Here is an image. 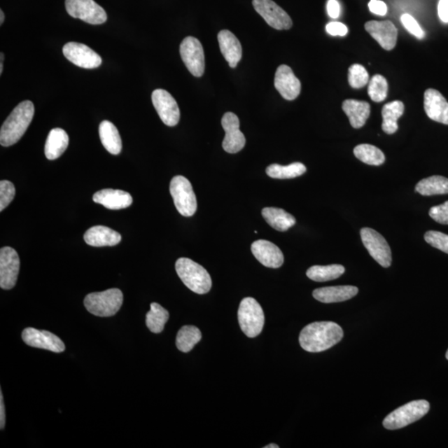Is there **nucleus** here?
Here are the masks:
<instances>
[{
  "label": "nucleus",
  "mask_w": 448,
  "mask_h": 448,
  "mask_svg": "<svg viewBox=\"0 0 448 448\" xmlns=\"http://www.w3.org/2000/svg\"><path fill=\"white\" fill-rule=\"evenodd\" d=\"M416 192L424 196L448 194V178L442 176H431L416 183Z\"/></svg>",
  "instance_id": "nucleus-30"
},
{
  "label": "nucleus",
  "mask_w": 448,
  "mask_h": 448,
  "mask_svg": "<svg viewBox=\"0 0 448 448\" xmlns=\"http://www.w3.org/2000/svg\"><path fill=\"white\" fill-rule=\"evenodd\" d=\"M424 110L430 119L448 125V102L437 90L430 88L425 92Z\"/></svg>",
  "instance_id": "nucleus-20"
},
{
  "label": "nucleus",
  "mask_w": 448,
  "mask_h": 448,
  "mask_svg": "<svg viewBox=\"0 0 448 448\" xmlns=\"http://www.w3.org/2000/svg\"><path fill=\"white\" fill-rule=\"evenodd\" d=\"M343 336L342 327L335 322H314L302 330L299 342L304 351L318 353L333 347L343 339Z\"/></svg>",
  "instance_id": "nucleus-1"
},
{
  "label": "nucleus",
  "mask_w": 448,
  "mask_h": 448,
  "mask_svg": "<svg viewBox=\"0 0 448 448\" xmlns=\"http://www.w3.org/2000/svg\"><path fill=\"white\" fill-rule=\"evenodd\" d=\"M152 103L163 123L168 127L176 125L181 119L177 102L164 89H156L152 93Z\"/></svg>",
  "instance_id": "nucleus-13"
},
{
  "label": "nucleus",
  "mask_w": 448,
  "mask_h": 448,
  "mask_svg": "<svg viewBox=\"0 0 448 448\" xmlns=\"http://www.w3.org/2000/svg\"><path fill=\"white\" fill-rule=\"evenodd\" d=\"M354 154L363 163L375 165V167L383 164L385 161V155L383 152L379 148L372 145L362 144L358 146L354 150Z\"/></svg>",
  "instance_id": "nucleus-35"
},
{
  "label": "nucleus",
  "mask_w": 448,
  "mask_h": 448,
  "mask_svg": "<svg viewBox=\"0 0 448 448\" xmlns=\"http://www.w3.org/2000/svg\"><path fill=\"white\" fill-rule=\"evenodd\" d=\"M222 127L225 131L223 141V150L230 154H236L244 149L246 139L240 131L239 118L232 112H227L222 118Z\"/></svg>",
  "instance_id": "nucleus-15"
},
{
  "label": "nucleus",
  "mask_w": 448,
  "mask_h": 448,
  "mask_svg": "<svg viewBox=\"0 0 448 448\" xmlns=\"http://www.w3.org/2000/svg\"><path fill=\"white\" fill-rule=\"evenodd\" d=\"M202 339L201 331L194 326H185L178 330L176 346L178 351L188 353L192 351Z\"/></svg>",
  "instance_id": "nucleus-31"
},
{
  "label": "nucleus",
  "mask_w": 448,
  "mask_h": 448,
  "mask_svg": "<svg viewBox=\"0 0 448 448\" xmlns=\"http://www.w3.org/2000/svg\"><path fill=\"white\" fill-rule=\"evenodd\" d=\"M237 316L241 330L248 337H257L262 332L265 316L262 307L254 298H246L241 302Z\"/></svg>",
  "instance_id": "nucleus-6"
},
{
  "label": "nucleus",
  "mask_w": 448,
  "mask_h": 448,
  "mask_svg": "<svg viewBox=\"0 0 448 448\" xmlns=\"http://www.w3.org/2000/svg\"><path fill=\"white\" fill-rule=\"evenodd\" d=\"M361 239L370 256L383 267H391L392 263L391 249L384 237L372 228H362Z\"/></svg>",
  "instance_id": "nucleus-9"
},
{
  "label": "nucleus",
  "mask_w": 448,
  "mask_h": 448,
  "mask_svg": "<svg viewBox=\"0 0 448 448\" xmlns=\"http://www.w3.org/2000/svg\"><path fill=\"white\" fill-rule=\"evenodd\" d=\"M62 52L67 60L83 69H97L102 62L100 55L83 43H67L62 48Z\"/></svg>",
  "instance_id": "nucleus-14"
},
{
  "label": "nucleus",
  "mask_w": 448,
  "mask_h": 448,
  "mask_svg": "<svg viewBox=\"0 0 448 448\" xmlns=\"http://www.w3.org/2000/svg\"><path fill=\"white\" fill-rule=\"evenodd\" d=\"M20 268L19 254L10 246L0 250V288L10 290L15 286Z\"/></svg>",
  "instance_id": "nucleus-12"
},
{
  "label": "nucleus",
  "mask_w": 448,
  "mask_h": 448,
  "mask_svg": "<svg viewBox=\"0 0 448 448\" xmlns=\"http://www.w3.org/2000/svg\"><path fill=\"white\" fill-rule=\"evenodd\" d=\"M6 426V409H4V397L2 391L0 392V428L2 430Z\"/></svg>",
  "instance_id": "nucleus-46"
},
{
  "label": "nucleus",
  "mask_w": 448,
  "mask_h": 448,
  "mask_svg": "<svg viewBox=\"0 0 448 448\" xmlns=\"http://www.w3.org/2000/svg\"><path fill=\"white\" fill-rule=\"evenodd\" d=\"M326 32L331 36H346L348 29L346 25L340 22H331L326 27Z\"/></svg>",
  "instance_id": "nucleus-42"
},
{
  "label": "nucleus",
  "mask_w": 448,
  "mask_h": 448,
  "mask_svg": "<svg viewBox=\"0 0 448 448\" xmlns=\"http://www.w3.org/2000/svg\"><path fill=\"white\" fill-rule=\"evenodd\" d=\"M4 21V13L3 12V10L0 11V24H3V22Z\"/></svg>",
  "instance_id": "nucleus-47"
},
{
  "label": "nucleus",
  "mask_w": 448,
  "mask_h": 448,
  "mask_svg": "<svg viewBox=\"0 0 448 448\" xmlns=\"http://www.w3.org/2000/svg\"><path fill=\"white\" fill-rule=\"evenodd\" d=\"M274 85L281 96L286 100H295L301 93V82L295 77L290 67L286 65H281L277 69Z\"/></svg>",
  "instance_id": "nucleus-17"
},
{
  "label": "nucleus",
  "mask_w": 448,
  "mask_h": 448,
  "mask_svg": "<svg viewBox=\"0 0 448 448\" xmlns=\"http://www.w3.org/2000/svg\"><path fill=\"white\" fill-rule=\"evenodd\" d=\"M169 317V314L167 309L158 303H151L150 311L146 314V323L148 329L155 334L162 332Z\"/></svg>",
  "instance_id": "nucleus-33"
},
{
  "label": "nucleus",
  "mask_w": 448,
  "mask_h": 448,
  "mask_svg": "<svg viewBox=\"0 0 448 448\" xmlns=\"http://www.w3.org/2000/svg\"><path fill=\"white\" fill-rule=\"evenodd\" d=\"M254 257L263 266L270 268H279L284 262V256L281 249L267 240H258L251 246Z\"/></svg>",
  "instance_id": "nucleus-19"
},
{
  "label": "nucleus",
  "mask_w": 448,
  "mask_h": 448,
  "mask_svg": "<svg viewBox=\"0 0 448 448\" xmlns=\"http://www.w3.org/2000/svg\"><path fill=\"white\" fill-rule=\"evenodd\" d=\"M253 6L272 28L288 30L293 27V20L288 13L272 0H253Z\"/></svg>",
  "instance_id": "nucleus-11"
},
{
  "label": "nucleus",
  "mask_w": 448,
  "mask_h": 448,
  "mask_svg": "<svg viewBox=\"0 0 448 448\" xmlns=\"http://www.w3.org/2000/svg\"><path fill=\"white\" fill-rule=\"evenodd\" d=\"M365 29L385 50H392L397 43L398 30L391 21H369Z\"/></svg>",
  "instance_id": "nucleus-18"
},
{
  "label": "nucleus",
  "mask_w": 448,
  "mask_h": 448,
  "mask_svg": "<svg viewBox=\"0 0 448 448\" xmlns=\"http://www.w3.org/2000/svg\"><path fill=\"white\" fill-rule=\"evenodd\" d=\"M265 448H279V446L276 444H270L266 446Z\"/></svg>",
  "instance_id": "nucleus-48"
},
{
  "label": "nucleus",
  "mask_w": 448,
  "mask_h": 448,
  "mask_svg": "<svg viewBox=\"0 0 448 448\" xmlns=\"http://www.w3.org/2000/svg\"><path fill=\"white\" fill-rule=\"evenodd\" d=\"M327 12L332 19H337L340 16V8L337 0H329L327 3Z\"/></svg>",
  "instance_id": "nucleus-44"
},
{
  "label": "nucleus",
  "mask_w": 448,
  "mask_h": 448,
  "mask_svg": "<svg viewBox=\"0 0 448 448\" xmlns=\"http://www.w3.org/2000/svg\"><path fill=\"white\" fill-rule=\"evenodd\" d=\"M169 190L178 213L185 217L192 216L198 205L191 183L181 176L174 177L170 182Z\"/></svg>",
  "instance_id": "nucleus-7"
},
{
  "label": "nucleus",
  "mask_w": 448,
  "mask_h": 448,
  "mask_svg": "<svg viewBox=\"0 0 448 448\" xmlns=\"http://www.w3.org/2000/svg\"><path fill=\"white\" fill-rule=\"evenodd\" d=\"M34 115L32 102L20 103L4 122L0 131V144L4 147L16 144L29 128Z\"/></svg>",
  "instance_id": "nucleus-2"
},
{
  "label": "nucleus",
  "mask_w": 448,
  "mask_h": 448,
  "mask_svg": "<svg viewBox=\"0 0 448 448\" xmlns=\"http://www.w3.org/2000/svg\"><path fill=\"white\" fill-rule=\"evenodd\" d=\"M346 268L339 264L328 266H313L308 269L307 276L312 281L322 282L339 279Z\"/></svg>",
  "instance_id": "nucleus-32"
},
{
  "label": "nucleus",
  "mask_w": 448,
  "mask_h": 448,
  "mask_svg": "<svg viewBox=\"0 0 448 448\" xmlns=\"http://www.w3.org/2000/svg\"><path fill=\"white\" fill-rule=\"evenodd\" d=\"M176 269L179 279L197 294L208 293L212 288L211 276L204 267L186 258L177 260Z\"/></svg>",
  "instance_id": "nucleus-3"
},
{
  "label": "nucleus",
  "mask_w": 448,
  "mask_h": 448,
  "mask_svg": "<svg viewBox=\"0 0 448 448\" xmlns=\"http://www.w3.org/2000/svg\"><path fill=\"white\" fill-rule=\"evenodd\" d=\"M22 339L31 347L47 349L55 353L65 351V344L62 340L47 330H39L29 327L22 331Z\"/></svg>",
  "instance_id": "nucleus-16"
},
{
  "label": "nucleus",
  "mask_w": 448,
  "mask_h": 448,
  "mask_svg": "<svg viewBox=\"0 0 448 448\" xmlns=\"http://www.w3.org/2000/svg\"><path fill=\"white\" fill-rule=\"evenodd\" d=\"M262 214L269 225L280 232L288 231L297 223L293 215L279 208L263 209Z\"/></svg>",
  "instance_id": "nucleus-28"
},
{
  "label": "nucleus",
  "mask_w": 448,
  "mask_h": 448,
  "mask_svg": "<svg viewBox=\"0 0 448 448\" xmlns=\"http://www.w3.org/2000/svg\"><path fill=\"white\" fill-rule=\"evenodd\" d=\"M93 201L104 206L106 209L119 210L130 207L133 200L132 195L127 192L106 189L97 192L93 195Z\"/></svg>",
  "instance_id": "nucleus-22"
},
{
  "label": "nucleus",
  "mask_w": 448,
  "mask_h": 448,
  "mask_svg": "<svg viewBox=\"0 0 448 448\" xmlns=\"http://www.w3.org/2000/svg\"><path fill=\"white\" fill-rule=\"evenodd\" d=\"M388 83L383 76L374 75L369 83L368 93L372 101L381 102L386 99Z\"/></svg>",
  "instance_id": "nucleus-36"
},
{
  "label": "nucleus",
  "mask_w": 448,
  "mask_h": 448,
  "mask_svg": "<svg viewBox=\"0 0 448 448\" xmlns=\"http://www.w3.org/2000/svg\"><path fill=\"white\" fill-rule=\"evenodd\" d=\"M358 289L354 286H327L313 291V297L323 303H335L348 301L356 297Z\"/></svg>",
  "instance_id": "nucleus-23"
},
{
  "label": "nucleus",
  "mask_w": 448,
  "mask_h": 448,
  "mask_svg": "<svg viewBox=\"0 0 448 448\" xmlns=\"http://www.w3.org/2000/svg\"><path fill=\"white\" fill-rule=\"evenodd\" d=\"M424 239L433 248L441 250L448 254V235L438 231H428L424 235Z\"/></svg>",
  "instance_id": "nucleus-38"
},
{
  "label": "nucleus",
  "mask_w": 448,
  "mask_h": 448,
  "mask_svg": "<svg viewBox=\"0 0 448 448\" xmlns=\"http://www.w3.org/2000/svg\"><path fill=\"white\" fill-rule=\"evenodd\" d=\"M101 141L105 149L112 155H119L122 149V141L118 128L109 120H103L99 127Z\"/></svg>",
  "instance_id": "nucleus-27"
},
{
  "label": "nucleus",
  "mask_w": 448,
  "mask_h": 448,
  "mask_svg": "<svg viewBox=\"0 0 448 448\" xmlns=\"http://www.w3.org/2000/svg\"><path fill=\"white\" fill-rule=\"evenodd\" d=\"M219 48L223 56L232 69L239 64L243 56V48L239 40L228 30H222L218 34Z\"/></svg>",
  "instance_id": "nucleus-21"
},
{
  "label": "nucleus",
  "mask_w": 448,
  "mask_h": 448,
  "mask_svg": "<svg viewBox=\"0 0 448 448\" xmlns=\"http://www.w3.org/2000/svg\"><path fill=\"white\" fill-rule=\"evenodd\" d=\"M16 194L13 183L8 181L0 182V211H3L11 203Z\"/></svg>",
  "instance_id": "nucleus-39"
},
{
  "label": "nucleus",
  "mask_w": 448,
  "mask_h": 448,
  "mask_svg": "<svg viewBox=\"0 0 448 448\" xmlns=\"http://www.w3.org/2000/svg\"><path fill=\"white\" fill-rule=\"evenodd\" d=\"M69 144V134L61 128L52 129L48 134L45 144V155L47 159L55 160L64 153Z\"/></svg>",
  "instance_id": "nucleus-26"
},
{
  "label": "nucleus",
  "mask_w": 448,
  "mask_h": 448,
  "mask_svg": "<svg viewBox=\"0 0 448 448\" xmlns=\"http://www.w3.org/2000/svg\"><path fill=\"white\" fill-rule=\"evenodd\" d=\"M446 358H447V360H448V349H447V351L446 353Z\"/></svg>",
  "instance_id": "nucleus-49"
},
{
  "label": "nucleus",
  "mask_w": 448,
  "mask_h": 448,
  "mask_svg": "<svg viewBox=\"0 0 448 448\" xmlns=\"http://www.w3.org/2000/svg\"><path fill=\"white\" fill-rule=\"evenodd\" d=\"M307 172V167L300 162H295L286 165L273 164L269 165L266 169V173L269 177L272 178H294L302 176Z\"/></svg>",
  "instance_id": "nucleus-34"
},
{
  "label": "nucleus",
  "mask_w": 448,
  "mask_h": 448,
  "mask_svg": "<svg viewBox=\"0 0 448 448\" xmlns=\"http://www.w3.org/2000/svg\"><path fill=\"white\" fill-rule=\"evenodd\" d=\"M84 240L92 246H115L122 241L119 232L105 226H94L84 234Z\"/></svg>",
  "instance_id": "nucleus-24"
},
{
  "label": "nucleus",
  "mask_w": 448,
  "mask_h": 448,
  "mask_svg": "<svg viewBox=\"0 0 448 448\" xmlns=\"http://www.w3.org/2000/svg\"><path fill=\"white\" fill-rule=\"evenodd\" d=\"M438 16L443 22H448V0H440L438 6Z\"/></svg>",
  "instance_id": "nucleus-45"
},
{
  "label": "nucleus",
  "mask_w": 448,
  "mask_h": 448,
  "mask_svg": "<svg viewBox=\"0 0 448 448\" xmlns=\"http://www.w3.org/2000/svg\"><path fill=\"white\" fill-rule=\"evenodd\" d=\"M181 56L190 73L196 78L204 74L205 61L203 46L199 39L187 37L181 44Z\"/></svg>",
  "instance_id": "nucleus-10"
},
{
  "label": "nucleus",
  "mask_w": 448,
  "mask_h": 448,
  "mask_svg": "<svg viewBox=\"0 0 448 448\" xmlns=\"http://www.w3.org/2000/svg\"><path fill=\"white\" fill-rule=\"evenodd\" d=\"M430 403L426 400H414L406 403L389 414L384 419V427L388 430H396L407 427L422 419L428 413Z\"/></svg>",
  "instance_id": "nucleus-5"
},
{
  "label": "nucleus",
  "mask_w": 448,
  "mask_h": 448,
  "mask_svg": "<svg viewBox=\"0 0 448 448\" xmlns=\"http://www.w3.org/2000/svg\"><path fill=\"white\" fill-rule=\"evenodd\" d=\"M342 108L352 127L356 129L364 127L370 115V106L366 102L346 100L343 102Z\"/></svg>",
  "instance_id": "nucleus-25"
},
{
  "label": "nucleus",
  "mask_w": 448,
  "mask_h": 448,
  "mask_svg": "<svg viewBox=\"0 0 448 448\" xmlns=\"http://www.w3.org/2000/svg\"><path fill=\"white\" fill-rule=\"evenodd\" d=\"M370 10L379 16H384L387 13V6L380 0H370L369 3Z\"/></svg>",
  "instance_id": "nucleus-43"
},
{
  "label": "nucleus",
  "mask_w": 448,
  "mask_h": 448,
  "mask_svg": "<svg viewBox=\"0 0 448 448\" xmlns=\"http://www.w3.org/2000/svg\"><path fill=\"white\" fill-rule=\"evenodd\" d=\"M405 112V105L400 101H394L385 104L382 110L383 131L392 134L398 131V120Z\"/></svg>",
  "instance_id": "nucleus-29"
},
{
  "label": "nucleus",
  "mask_w": 448,
  "mask_h": 448,
  "mask_svg": "<svg viewBox=\"0 0 448 448\" xmlns=\"http://www.w3.org/2000/svg\"><path fill=\"white\" fill-rule=\"evenodd\" d=\"M123 304V293L118 288L108 289L101 293H90L84 299L85 307L94 316H113Z\"/></svg>",
  "instance_id": "nucleus-4"
},
{
  "label": "nucleus",
  "mask_w": 448,
  "mask_h": 448,
  "mask_svg": "<svg viewBox=\"0 0 448 448\" xmlns=\"http://www.w3.org/2000/svg\"><path fill=\"white\" fill-rule=\"evenodd\" d=\"M429 215L437 223L448 225V201L441 205L434 206L429 210Z\"/></svg>",
  "instance_id": "nucleus-41"
},
{
  "label": "nucleus",
  "mask_w": 448,
  "mask_h": 448,
  "mask_svg": "<svg viewBox=\"0 0 448 448\" xmlns=\"http://www.w3.org/2000/svg\"><path fill=\"white\" fill-rule=\"evenodd\" d=\"M349 83L355 89H360L369 83L368 71L360 64H354L349 69Z\"/></svg>",
  "instance_id": "nucleus-37"
},
{
  "label": "nucleus",
  "mask_w": 448,
  "mask_h": 448,
  "mask_svg": "<svg viewBox=\"0 0 448 448\" xmlns=\"http://www.w3.org/2000/svg\"><path fill=\"white\" fill-rule=\"evenodd\" d=\"M65 7L70 16L90 24H102L107 20L104 8L94 0H66Z\"/></svg>",
  "instance_id": "nucleus-8"
},
{
  "label": "nucleus",
  "mask_w": 448,
  "mask_h": 448,
  "mask_svg": "<svg viewBox=\"0 0 448 448\" xmlns=\"http://www.w3.org/2000/svg\"><path fill=\"white\" fill-rule=\"evenodd\" d=\"M401 21L405 28L411 34L414 35L416 38L422 39L424 37V32L422 28H421L419 22L415 20L413 16L405 13V15H402Z\"/></svg>",
  "instance_id": "nucleus-40"
}]
</instances>
